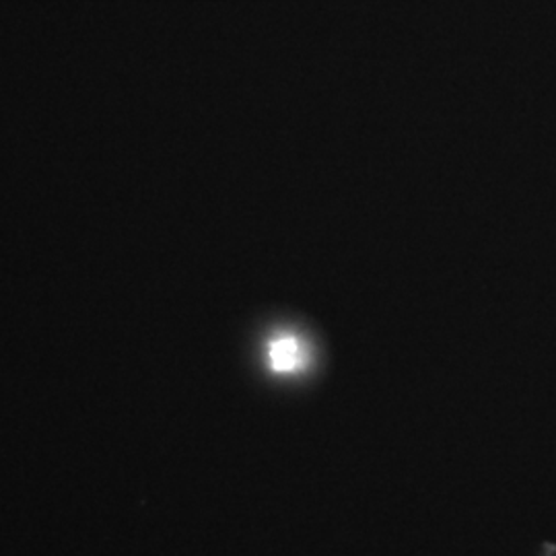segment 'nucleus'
Listing matches in <instances>:
<instances>
[{
  "label": "nucleus",
  "instance_id": "1",
  "mask_svg": "<svg viewBox=\"0 0 556 556\" xmlns=\"http://www.w3.org/2000/svg\"><path fill=\"white\" fill-rule=\"evenodd\" d=\"M268 367L275 374H298L305 365V349L301 344L298 337L291 334H280V337L273 338L268 344Z\"/></svg>",
  "mask_w": 556,
  "mask_h": 556
}]
</instances>
